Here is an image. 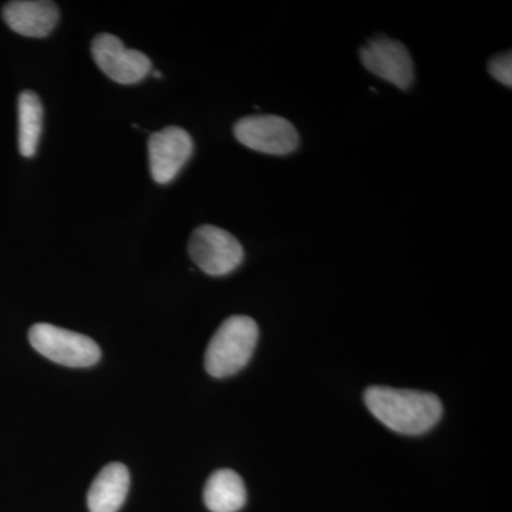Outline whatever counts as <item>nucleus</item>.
<instances>
[{"label":"nucleus","instance_id":"nucleus-1","mask_svg":"<svg viewBox=\"0 0 512 512\" xmlns=\"http://www.w3.org/2000/svg\"><path fill=\"white\" fill-rule=\"evenodd\" d=\"M365 403L380 423L404 436H420L439 423L443 404L436 394L372 386Z\"/></svg>","mask_w":512,"mask_h":512},{"label":"nucleus","instance_id":"nucleus-2","mask_svg":"<svg viewBox=\"0 0 512 512\" xmlns=\"http://www.w3.org/2000/svg\"><path fill=\"white\" fill-rule=\"evenodd\" d=\"M258 338L259 329L254 319L242 315L231 316L208 343L205 369L217 379L237 375L254 355Z\"/></svg>","mask_w":512,"mask_h":512},{"label":"nucleus","instance_id":"nucleus-3","mask_svg":"<svg viewBox=\"0 0 512 512\" xmlns=\"http://www.w3.org/2000/svg\"><path fill=\"white\" fill-rule=\"evenodd\" d=\"M29 342L37 353L57 365L90 367L99 363L101 357L100 346L92 338L50 323L33 325Z\"/></svg>","mask_w":512,"mask_h":512},{"label":"nucleus","instance_id":"nucleus-4","mask_svg":"<svg viewBox=\"0 0 512 512\" xmlns=\"http://www.w3.org/2000/svg\"><path fill=\"white\" fill-rule=\"evenodd\" d=\"M188 252L194 264L211 276L231 274L244 261L241 242L215 225H201L192 232Z\"/></svg>","mask_w":512,"mask_h":512},{"label":"nucleus","instance_id":"nucleus-5","mask_svg":"<svg viewBox=\"0 0 512 512\" xmlns=\"http://www.w3.org/2000/svg\"><path fill=\"white\" fill-rule=\"evenodd\" d=\"M234 134L242 146L269 156H286L299 146L298 130L291 121L271 114L244 117L235 124Z\"/></svg>","mask_w":512,"mask_h":512},{"label":"nucleus","instance_id":"nucleus-6","mask_svg":"<svg viewBox=\"0 0 512 512\" xmlns=\"http://www.w3.org/2000/svg\"><path fill=\"white\" fill-rule=\"evenodd\" d=\"M94 62L101 72L119 84H136L151 72V60L143 52L127 49L117 36L100 33L92 43Z\"/></svg>","mask_w":512,"mask_h":512},{"label":"nucleus","instance_id":"nucleus-7","mask_svg":"<svg viewBox=\"0 0 512 512\" xmlns=\"http://www.w3.org/2000/svg\"><path fill=\"white\" fill-rule=\"evenodd\" d=\"M360 59L370 73L394 84L400 90H407L413 84L412 56L399 40L384 36L369 40L360 50Z\"/></svg>","mask_w":512,"mask_h":512},{"label":"nucleus","instance_id":"nucleus-8","mask_svg":"<svg viewBox=\"0 0 512 512\" xmlns=\"http://www.w3.org/2000/svg\"><path fill=\"white\" fill-rule=\"evenodd\" d=\"M194 151L188 131L181 127H167L148 138L150 173L158 184H168L183 170Z\"/></svg>","mask_w":512,"mask_h":512},{"label":"nucleus","instance_id":"nucleus-9","mask_svg":"<svg viewBox=\"0 0 512 512\" xmlns=\"http://www.w3.org/2000/svg\"><path fill=\"white\" fill-rule=\"evenodd\" d=\"M2 15L13 32L26 37L49 36L60 19L56 3L46 0H16L6 3Z\"/></svg>","mask_w":512,"mask_h":512},{"label":"nucleus","instance_id":"nucleus-10","mask_svg":"<svg viewBox=\"0 0 512 512\" xmlns=\"http://www.w3.org/2000/svg\"><path fill=\"white\" fill-rule=\"evenodd\" d=\"M130 490V473L121 463L107 464L94 478L87 505L90 512H119Z\"/></svg>","mask_w":512,"mask_h":512},{"label":"nucleus","instance_id":"nucleus-11","mask_svg":"<svg viewBox=\"0 0 512 512\" xmlns=\"http://www.w3.org/2000/svg\"><path fill=\"white\" fill-rule=\"evenodd\" d=\"M204 503L211 512H238L247 504V488L235 471L218 470L204 488Z\"/></svg>","mask_w":512,"mask_h":512},{"label":"nucleus","instance_id":"nucleus-12","mask_svg":"<svg viewBox=\"0 0 512 512\" xmlns=\"http://www.w3.org/2000/svg\"><path fill=\"white\" fill-rule=\"evenodd\" d=\"M19 151L23 157L35 156L43 128V106L35 92H22L18 100Z\"/></svg>","mask_w":512,"mask_h":512},{"label":"nucleus","instance_id":"nucleus-13","mask_svg":"<svg viewBox=\"0 0 512 512\" xmlns=\"http://www.w3.org/2000/svg\"><path fill=\"white\" fill-rule=\"evenodd\" d=\"M491 76L504 86L511 87L512 84V56L511 53L495 56L488 64Z\"/></svg>","mask_w":512,"mask_h":512},{"label":"nucleus","instance_id":"nucleus-14","mask_svg":"<svg viewBox=\"0 0 512 512\" xmlns=\"http://www.w3.org/2000/svg\"><path fill=\"white\" fill-rule=\"evenodd\" d=\"M153 76L156 77V79H161V73L160 72H153Z\"/></svg>","mask_w":512,"mask_h":512}]
</instances>
